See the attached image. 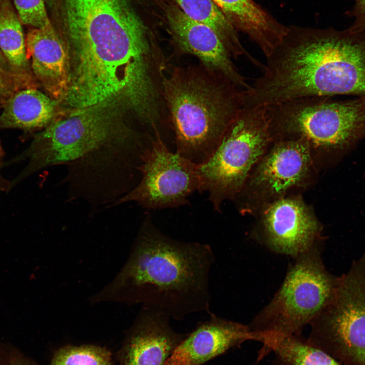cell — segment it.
Instances as JSON below:
<instances>
[{
  "label": "cell",
  "mask_w": 365,
  "mask_h": 365,
  "mask_svg": "<svg viewBox=\"0 0 365 365\" xmlns=\"http://www.w3.org/2000/svg\"><path fill=\"white\" fill-rule=\"evenodd\" d=\"M63 18L70 66L64 101L69 107L118 99L142 113L156 104L155 54L130 0H73Z\"/></svg>",
  "instance_id": "6da1fadb"
},
{
  "label": "cell",
  "mask_w": 365,
  "mask_h": 365,
  "mask_svg": "<svg viewBox=\"0 0 365 365\" xmlns=\"http://www.w3.org/2000/svg\"><path fill=\"white\" fill-rule=\"evenodd\" d=\"M214 262L208 244L172 238L147 217L120 272L91 301L141 304L177 320L197 312L209 314Z\"/></svg>",
  "instance_id": "7a4b0ae2"
},
{
  "label": "cell",
  "mask_w": 365,
  "mask_h": 365,
  "mask_svg": "<svg viewBox=\"0 0 365 365\" xmlns=\"http://www.w3.org/2000/svg\"><path fill=\"white\" fill-rule=\"evenodd\" d=\"M271 71L284 100L365 96V31L293 26L273 55Z\"/></svg>",
  "instance_id": "3957f363"
},
{
  "label": "cell",
  "mask_w": 365,
  "mask_h": 365,
  "mask_svg": "<svg viewBox=\"0 0 365 365\" xmlns=\"http://www.w3.org/2000/svg\"><path fill=\"white\" fill-rule=\"evenodd\" d=\"M124 107L119 99H111L53 120L21 155L29 163L18 179L63 164L68 166L66 177L75 180L98 179L115 172L137 142L120 120Z\"/></svg>",
  "instance_id": "277c9868"
},
{
  "label": "cell",
  "mask_w": 365,
  "mask_h": 365,
  "mask_svg": "<svg viewBox=\"0 0 365 365\" xmlns=\"http://www.w3.org/2000/svg\"><path fill=\"white\" fill-rule=\"evenodd\" d=\"M162 84L176 153L197 164L203 163L243 107L242 90L222 75L214 80L190 69L175 70Z\"/></svg>",
  "instance_id": "5b68a950"
},
{
  "label": "cell",
  "mask_w": 365,
  "mask_h": 365,
  "mask_svg": "<svg viewBox=\"0 0 365 365\" xmlns=\"http://www.w3.org/2000/svg\"><path fill=\"white\" fill-rule=\"evenodd\" d=\"M310 96L266 106L272 140H302L318 169L365 138V96Z\"/></svg>",
  "instance_id": "8992f818"
},
{
  "label": "cell",
  "mask_w": 365,
  "mask_h": 365,
  "mask_svg": "<svg viewBox=\"0 0 365 365\" xmlns=\"http://www.w3.org/2000/svg\"><path fill=\"white\" fill-rule=\"evenodd\" d=\"M324 241L295 257L271 301L249 325L261 333L300 335L333 298L338 281L322 258Z\"/></svg>",
  "instance_id": "52a82bcc"
},
{
  "label": "cell",
  "mask_w": 365,
  "mask_h": 365,
  "mask_svg": "<svg viewBox=\"0 0 365 365\" xmlns=\"http://www.w3.org/2000/svg\"><path fill=\"white\" fill-rule=\"evenodd\" d=\"M272 141L266 107H242L212 154L197 164L199 191L208 193L216 210L226 200H234Z\"/></svg>",
  "instance_id": "ba28073f"
},
{
  "label": "cell",
  "mask_w": 365,
  "mask_h": 365,
  "mask_svg": "<svg viewBox=\"0 0 365 365\" xmlns=\"http://www.w3.org/2000/svg\"><path fill=\"white\" fill-rule=\"evenodd\" d=\"M309 325L312 345L343 365H365V249Z\"/></svg>",
  "instance_id": "9c48e42d"
},
{
  "label": "cell",
  "mask_w": 365,
  "mask_h": 365,
  "mask_svg": "<svg viewBox=\"0 0 365 365\" xmlns=\"http://www.w3.org/2000/svg\"><path fill=\"white\" fill-rule=\"evenodd\" d=\"M317 170L306 142L272 140L234 200L241 212L256 215L278 199L300 194L315 181Z\"/></svg>",
  "instance_id": "30bf717a"
},
{
  "label": "cell",
  "mask_w": 365,
  "mask_h": 365,
  "mask_svg": "<svg viewBox=\"0 0 365 365\" xmlns=\"http://www.w3.org/2000/svg\"><path fill=\"white\" fill-rule=\"evenodd\" d=\"M156 134L142 156L141 180L114 205L134 201L149 209L175 207L199 190L197 164L169 151Z\"/></svg>",
  "instance_id": "8fae6325"
},
{
  "label": "cell",
  "mask_w": 365,
  "mask_h": 365,
  "mask_svg": "<svg viewBox=\"0 0 365 365\" xmlns=\"http://www.w3.org/2000/svg\"><path fill=\"white\" fill-rule=\"evenodd\" d=\"M256 215L252 236L275 253L295 258L324 241L321 224L300 194L278 199Z\"/></svg>",
  "instance_id": "7c38bea8"
},
{
  "label": "cell",
  "mask_w": 365,
  "mask_h": 365,
  "mask_svg": "<svg viewBox=\"0 0 365 365\" xmlns=\"http://www.w3.org/2000/svg\"><path fill=\"white\" fill-rule=\"evenodd\" d=\"M176 346L165 365H203L248 340L260 342L261 334L249 325L211 312Z\"/></svg>",
  "instance_id": "4fadbf2b"
},
{
  "label": "cell",
  "mask_w": 365,
  "mask_h": 365,
  "mask_svg": "<svg viewBox=\"0 0 365 365\" xmlns=\"http://www.w3.org/2000/svg\"><path fill=\"white\" fill-rule=\"evenodd\" d=\"M164 313L142 307L120 353V365H165L186 334L171 326Z\"/></svg>",
  "instance_id": "5bb4252c"
},
{
  "label": "cell",
  "mask_w": 365,
  "mask_h": 365,
  "mask_svg": "<svg viewBox=\"0 0 365 365\" xmlns=\"http://www.w3.org/2000/svg\"><path fill=\"white\" fill-rule=\"evenodd\" d=\"M173 35L184 51L198 57L206 66L231 81L240 89L249 85L235 68L223 41L210 26L194 20L177 6L170 5L166 11Z\"/></svg>",
  "instance_id": "9a60e30c"
},
{
  "label": "cell",
  "mask_w": 365,
  "mask_h": 365,
  "mask_svg": "<svg viewBox=\"0 0 365 365\" xmlns=\"http://www.w3.org/2000/svg\"><path fill=\"white\" fill-rule=\"evenodd\" d=\"M26 47L32 71L50 97L64 101L70 83V58L65 41L51 23L27 33Z\"/></svg>",
  "instance_id": "2e32d148"
},
{
  "label": "cell",
  "mask_w": 365,
  "mask_h": 365,
  "mask_svg": "<svg viewBox=\"0 0 365 365\" xmlns=\"http://www.w3.org/2000/svg\"><path fill=\"white\" fill-rule=\"evenodd\" d=\"M236 30L254 42L266 57L281 43L288 27L280 23L254 0H212Z\"/></svg>",
  "instance_id": "e0dca14e"
},
{
  "label": "cell",
  "mask_w": 365,
  "mask_h": 365,
  "mask_svg": "<svg viewBox=\"0 0 365 365\" xmlns=\"http://www.w3.org/2000/svg\"><path fill=\"white\" fill-rule=\"evenodd\" d=\"M58 102L35 88L18 90L7 97L0 114V129L32 131L53 120Z\"/></svg>",
  "instance_id": "ac0fdd59"
},
{
  "label": "cell",
  "mask_w": 365,
  "mask_h": 365,
  "mask_svg": "<svg viewBox=\"0 0 365 365\" xmlns=\"http://www.w3.org/2000/svg\"><path fill=\"white\" fill-rule=\"evenodd\" d=\"M258 359L273 352L275 365H343L301 335L265 333Z\"/></svg>",
  "instance_id": "d6986e66"
},
{
  "label": "cell",
  "mask_w": 365,
  "mask_h": 365,
  "mask_svg": "<svg viewBox=\"0 0 365 365\" xmlns=\"http://www.w3.org/2000/svg\"><path fill=\"white\" fill-rule=\"evenodd\" d=\"M189 18L212 28L218 35L230 55L235 57L245 55L252 59L240 43L236 29L212 0H174Z\"/></svg>",
  "instance_id": "ffe728a7"
},
{
  "label": "cell",
  "mask_w": 365,
  "mask_h": 365,
  "mask_svg": "<svg viewBox=\"0 0 365 365\" xmlns=\"http://www.w3.org/2000/svg\"><path fill=\"white\" fill-rule=\"evenodd\" d=\"M22 22L10 0H0V49L13 70L30 74Z\"/></svg>",
  "instance_id": "44dd1931"
},
{
  "label": "cell",
  "mask_w": 365,
  "mask_h": 365,
  "mask_svg": "<svg viewBox=\"0 0 365 365\" xmlns=\"http://www.w3.org/2000/svg\"><path fill=\"white\" fill-rule=\"evenodd\" d=\"M50 365H111V353L95 346H67L57 351Z\"/></svg>",
  "instance_id": "7402d4cb"
},
{
  "label": "cell",
  "mask_w": 365,
  "mask_h": 365,
  "mask_svg": "<svg viewBox=\"0 0 365 365\" xmlns=\"http://www.w3.org/2000/svg\"><path fill=\"white\" fill-rule=\"evenodd\" d=\"M13 2L22 24L42 28L51 22L44 0H13Z\"/></svg>",
  "instance_id": "603a6c76"
},
{
  "label": "cell",
  "mask_w": 365,
  "mask_h": 365,
  "mask_svg": "<svg viewBox=\"0 0 365 365\" xmlns=\"http://www.w3.org/2000/svg\"><path fill=\"white\" fill-rule=\"evenodd\" d=\"M34 88L30 74L0 67V97H8L20 89Z\"/></svg>",
  "instance_id": "cb8c5ba5"
},
{
  "label": "cell",
  "mask_w": 365,
  "mask_h": 365,
  "mask_svg": "<svg viewBox=\"0 0 365 365\" xmlns=\"http://www.w3.org/2000/svg\"><path fill=\"white\" fill-rule=\"evenodd\" d=\"M0 365L33 364L15 348L8 345H1Z\"/></svg>",
  "instance_id": "d4e9b609"
},
{
  "label": "cell",
  "mask_w": 365,
  "mask_h": 365,
  "mask_svg": "<svg viewBox=\"0 0 365 365\" xmlns=\"http://www.w3.org/2000/svg\"><path fill=\"white\" fill-rule=\"evenodd\" d=\"M351 13L354 21L349 28L365 31V0H354V5Z\"/></svg>",
  "instance_id": "484cf974"
},
{
  "label": "cell",
  "mask_w": 365,
  "mask_h": 365,
  "mask_svg": "<svg viewBox=\"0 0 365 365\" xmlns=\"http://www.w3.org/2000/svg\"><path fill=\"white\" fill-rule=\"evenodd\" d=\"M10 187L9 182L4 179L0 175V190L5 191L8 190Z\"/></svg>",
  "instance_id": "4316f807"
},
{
  "label": "cell",
  "mask_w": 365,
  "mask_h": 365,
  "mask_svg": "<svg viewBox=\"0 0 365 365\" xmlns=\"http://www.w3.org/2000/svg\"><path fill=\"white\" fill-rule=\"evenodd\" d=\"M4 156V152L0 143V169L3 164V159Z\"/></svg>",
  "instance_id": "83f0119b"
},
{
  "label": "cell",
  "mask_w": 365,
  "mask_h": 365,
  "mask_svg": "<svg viewBox=\"0 0 365 365\" xmlns=\"http://www.w3.org/2000/svg\"><path fill=\"white\" fill-rule=\"evenodd\" d=\"M4 62V59L2 56V55L0 52V67H4L3 65H2L3 63Z\"/></svg>",
  "instance_id": "f1b7e54d"
}]
</instances>
